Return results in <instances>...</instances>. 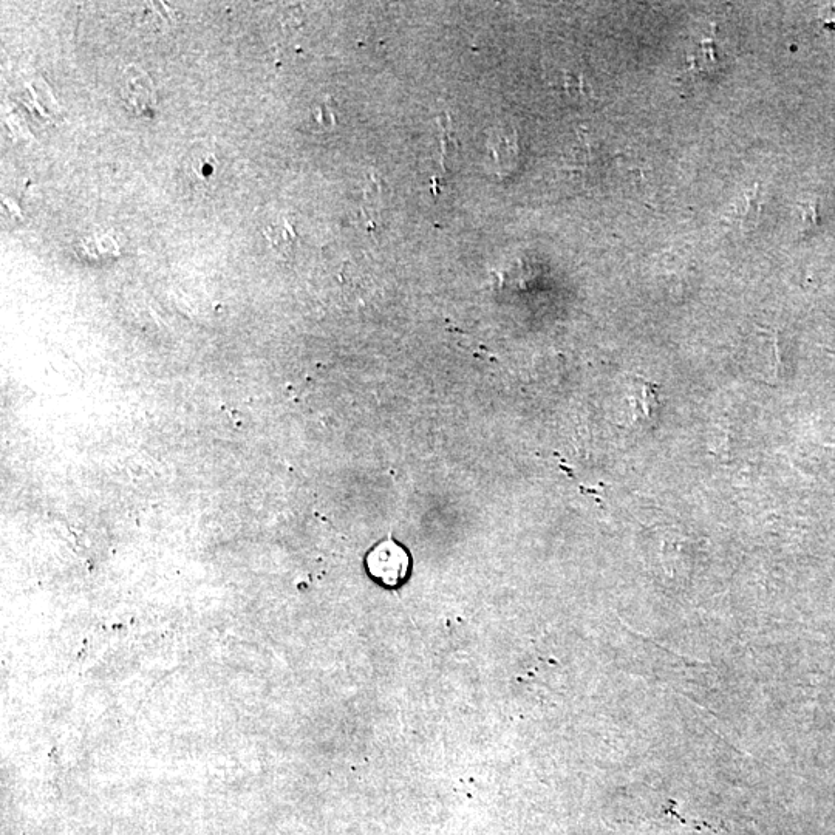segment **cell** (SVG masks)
Returning <instances> with one entry per match:
<instances>
[{
    "instance_id": "cell-1",
    "label": "cell",
    "mask_w": 835,
    "mask_h": 835,
    "mask_svg": "<svg viewBox=\"0 0 835 835\" xmlns=\"http://www.w3.org/2000/svg\"><path fill=\"white\" fill-rule=\"evenodd\" d=\"M370 574L387 587H398L409 574L410 557L403 546L393 540L379 543L367 557Z\"/></svg>"
},
{
    "instance_id": "cell-2",
    "label": "cell",
    "mask_w": 835,
    "mask_h": 835,
    "mask_svg": "<svg viewBox=\"0 0 835 835\" xmlns=\"http://www.w3.org/2000/svg\"><path fill=\"white\" fill-rule=\"evenodd\" d=\"M120 92L124 104L133 115H154L157 96L152 79L144 70L138 69L135 65L127 67L121 76Z\"/></svg>"
},
{
    "instance_id": "cell-3",
    "label": "cell",
    "mask_w": 835,
    "mask_h": 835,
    "mask_svg": "<svg viewBox=\"0 0 835 835\" xmlns=\"http://www.w3.org/2000/svg\"><path fill=\"white\" fill-rule=\"evenodd\" d=\"M220 160L214 150L205 146H197L191 150L185 161V174L189 185L197 191H208L215 186L220 175Z\"/></svg>"
}]
</instances>
